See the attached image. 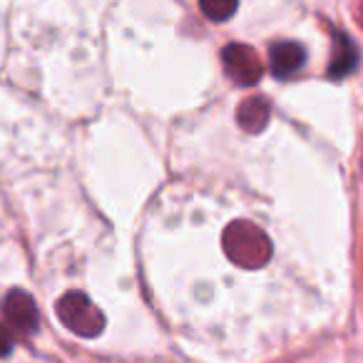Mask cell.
Segmentation results:
<instances>
[{"instance_id": "ba28073f", "label": "cell", "mask_w": 363, "mask_h": 363, "mask_svg": "<svg viewBox=\"0 0 363 363\" xmlns=\"http://www.w3.org/2000/svg\"><path fill=\"white\" fill-rule=\"evenodd\" d=\"M239 0H199V11L212 23H227L237 13Z\"/></svg>"}, {"instance_id": "52a82bcc", "label": "cell", "mask_w": 363, "mask_h": 363, "mask_svg": "<svg viewBox=\"0 0 363 363\" xmlns=\"http://www.w3.org/2000/svg\"><path fill=\"white\" fill-rule=\"evenodd\" d=\"M269 115H272V107H269V100L264 97H249L242 105L237 107V122L244 132L249 135H259V132L267 127Z\"/></svg>"}, {"instance_id": "6da1fadb", "label": "cell", "mask_w": 363, "mask_h": 363, "mask_svg": "<svg viewBox=\"0 0 363 363\" xmlns=\"http://www.w3.org/2000/svg\"><path fill=\"white\" fill-rule=\"evenodd\" d=\"M224 252L237 267L262 269L272 259V242L269 237L247 219H237L224 229Z\"/></svg>"}, {"instance_id": "30bf717a", "label": "cell", "mask_w": 363, "mask_h": 363, "mask_svg": "<svg viewBox=\"0 0 363 363\" xmlns=\"http://www.w3.org/2000/svg\"><path fill=\"white\" fill-rule=\"evenodd\" d=\"M356 16H358V23L363 26V0H361V6H358V13H356Z\"/></svg>"}, {"instance_id": "3957f363", "label": "cell", "mask_w": 363, "mask_h": 363, "mask_svg": "<svg viewBox=\"0 0 363 363\" xmlns=\"http://www.w3.org/2000/svg\"><path fill=\"white\" fill-rule=\"evenodd\" d=\"M222 67L227 77H232L239 87H252L262 80L264 62L259 52L242 43H229L222 50Z\"/></svg>"}, {"instance_id": "277c9868", "label": "cell", "mask_w": 363, "mask_h": 363, "mask_svg": "<svg viewBox=\"0 0 363 363\" xmlns=\"http://www.w3.org/2000/svg\"><path fill=\"white\" fill-rule=\"evenodd\" d=\"M3 316L21 333H35L38 326H40V313H38L35 301L23 289H13V291L6 294V298H3Z\"/></svg>"}, {"instance_id": "8992f818", "label": "cell", "mask_w": 363, "mask_h": 363, "mask_svg": "<svg viewBox=\"0 0 363 363\" xmlns=\"http://www.w3.org/2000/svg\"><path fill=\"white\" fill-rule=\"evenodd\" d=\"M358 65V48L353 45V40L346 33H333V55L331 65H328V77L341 80V77L351 75Z\"/></svg>"}, {"instance_id": "7a4b0ae2", "label": "cell", "mask_w": 363, "mask_h": 363, "mask_svg": "<svg viewBox=\"0 0 363 363\" xmlns=\"http://www.w3.org/2000/svg\"><path fill=\"white\" fill-rule=\"evenodd\" d=\"M60 321L82 338H97L105 331V313L82 291H67L55 306Z\"/></svg>"}, {"instance_id": "9c48e42d", "label": "cell", "mask_w": 363, "mask_h": 363, "mask_svg": "<svg viewBox=\"0 0 363 363\" xmlns=\"http://www.w3.org/2000/svg\"><path fill=\"white\" fill-rule=\"evenodd\" d=\"M13 351V336L3 323H0V356H8Z\"/></svg>"}, {"instance_id": "5b68a950", "label": "cell", "mask_w": 363, "mask_h": 363, "mask_svg": "<svg viewBox=\"0 0 363 363\" xmlns=\"http://www.w3.org/2000/svg\"><path fill=\"white\" fill-rule=\"evenodd\" d=\"M306 62V50L303 45L294 40H279L269 48V67L277 77H291Z\"/></svg>"}]
</instances>
